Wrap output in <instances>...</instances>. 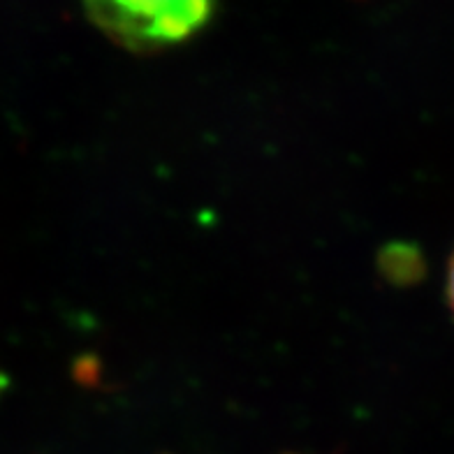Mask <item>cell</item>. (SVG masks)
Wrapping results in <instances>:
<instances>
[{
  "instance_id": "7a4b0ae2",
  "label": "cell",
  "mask_w": 454,
  "mask_h": 454,
  "mask_svg": "<svg viewBox=\"0 0 454 454\" xmlns=\"http://www.w3.org/2000/svg\"><path fill=\"white\" fill-rule=\"evenodd\" d=\"M445 294H448V306H450V313L454 316V253L450 257V264H448V278H445Z\"/></svg>"
},
{
  "instance_id": "6da1fadb",
  "label": "cell",
  "mask_w": 454,
  "mask_h": 454,
  "mask_svg": "<svg viewBox=\"0 0 454 454\" xmlns=\"http://www.w3.org/2000/svg\"><path fill=\"white\" fill-rule=\"evenodd\" d=\"M82 5L114 43L146 51L195 35L214 14L215 0H82Z\"/></svg>"
}]
</instances>
